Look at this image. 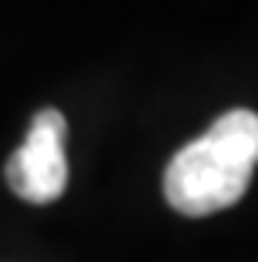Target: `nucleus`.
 <instances>
[{"instance_id": "1", "label": "nucleus", "mask_w": 258, "mask_h": 262, "mask_svg": "<svg viewBox=\"0 0 258 262\" xmlns=\"http://www.w3.org/2000/svg\"><path fill=\"white\" fill-rule=\"evenodd\" d=\"M258 165V115L225 111L212 128L184 145L165 171L168 205L188 219L231 208L251 185Z\"/></svg>"}, {"instance_id": "2", "label": "nucleus", "mask_w": 258, "mask_h": 262, "mask_svg": "<svg viewBox=\"0 0 258 262\" xmlns=\"http://www.w3.org/2000/svg\"><path fill=\"white\" fill-rule=\"evenodd\" d=\"M67 121L57 108L37 111L31 121L27 141L10 155L7 185L31 205H51L67 188Z\"/></svg>"}]
</instances>
